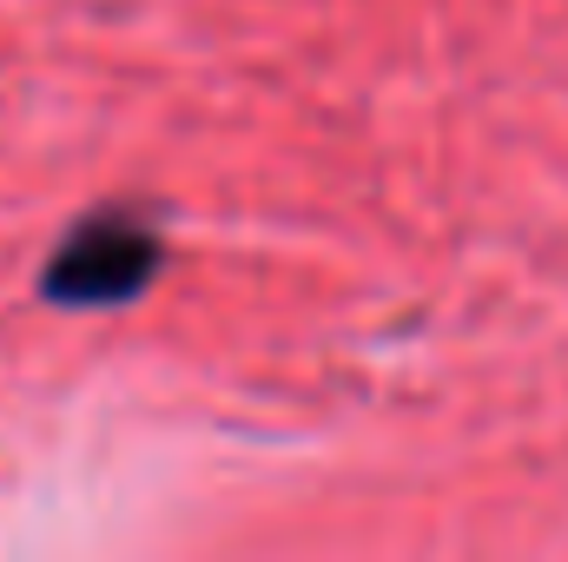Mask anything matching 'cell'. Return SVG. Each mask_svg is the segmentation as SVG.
<instances>
[{
    "label": "cell",
    "mask_w": 568,
    "mask_h": 562,
    "mask_svg": "<svg viewBox=\"0 0 568 562\" xmlns=\"http://www.w3.org/2000/svg\"><path fill=\"white\" fill-rule=\"evenodd\" d=\"M152 272H159V239L145 225H133V219H93V225H80L60 245V259L47 272V291L60 304H120Z\"/></svg>",
    "instance_id": "cell-1"
}]
</instances>
